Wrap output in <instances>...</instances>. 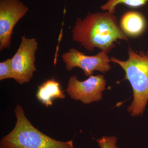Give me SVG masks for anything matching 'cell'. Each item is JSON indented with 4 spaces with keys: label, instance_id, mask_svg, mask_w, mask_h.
<instances>
[{
    "label": "cell",
    "instance_id": "cell-10",
    "mask_svg": "<svg viewBox=\"0 0 148 148\" xmlns=\"http://www.w3.org/2000/svg\"><path fill=\"white\" fill-rule=\"evenodd\" d=\"M147 2L148 0H108L101 8L103 11L115 13L116 7L120 4H123L132 8H137L145 5Z\"/></svg>",
    "mask_w": 148,
    "mask_h": 148
},
{
    "label": "cell",
    "instance_id": "cell-4",
    "mask_svg": "<svg viewBox=\"0 0 148 148\" xmlns=\"http://www.w3.org/2000/svg\"><path fill=\"white\" fill-rule=\"evenodd\" d=\"M37 49L36 39L22 37L18 49L11 58L13 79L19 84L29 82L36 71L35 62Z\"/></svg>",
    "mask_w": 148,
    "mask_h": 148
},
{
    "label": "cell",
    "instance_id": "cell-3",
    "mask_svg": "<svg viewBox=\"0 0 148 148\" xmlns=\"http://www.w3.org/2000/svg\"><path fill=\"white\" fill-rule=\"evenodd\" d=\"M15 126L0 142V148H75L73 140L62 142L54 140L35 127L27 119L18 104L14 109Z\"/></svg>",
    "mask_w": 148,
    "mask_h": 148
},
{
    "label": "cell",
    "instance_id": "cell-8",
    "mask_svg": "<svg viewBox=\"0 0 148 148\" xmlns=\"http://www.w3.org/2000/svg\"><path fill=\"white\" fill-rule=\"evenodd\" d=\"M120 25L121 29L127 37L136 38L145 32L147 21L142 13L130 11L125 12L121 16Z\"/></svg>",
    "mask_w": 148,
    "mask_h": 148
},
{
    "label": "cell",
    "instance_id": "cell-9",
    "mask_svg": "<svg viewBox=\"0 0 148 148\" xmlns=\"http://www.w3.org/2000/svg\"><path fill=\"white\" fill-rule=\"evenodd\" d=\"M61 85L54 79H47L39 86L36 97L38 100L46 107L52 106L54 99H64L66 95Z\"/></svg>",
    "mask_w": 148,
    "mask_h": 148
},
{
    "label": "cell",
    "instance_id": "cell-11",
    "mask_svg": "<svg viewBox=\"0 0 148 148\" xmlns=\"http://www.w3.org/2000/svg\"><path fill=\"white\" fill-rule=\"evenodd\" d=\"M13 79L11 58L0 63V80Z\"/></svg>",
    "mask_w": 148,
    "mask_h": 148
},
{
    "label": "cell",
    "instance_id": "cell-6",
    "mask_svg": "<svg viewBox=\"0 0 148 148\" xmlns=\"http://www.w3.org/2000/svg\"><path fill=\"white\" fill-rule=\"evenodd\" d=\"M106 80L104 75H91L86 80L80 81L75 75L70 77L66 91L70 97L87 104L98 102L103 98L106 89Z\"/></svg>",
    "mask_w": 148,
    "mask_h": 148
},
{
    "label": "cell",
    "instance_id": "cell-12",
    "mask_svg": "<svg viewBox=\"0 0 148 148\" xmlns=\"http://www.w3.org/2000/svg\"><path fill=\"white\" fill-rule=\"evenodd\" d=\"M117 140L115 136H103L96 141L101 148H119L116 145Z\"/></svg>",
    "mask_w": 148,
    "mask_h": 148
},
{
    "label": "cell",
    "instance_id": "cell-2",
    "mask_svg": "<svg viewBox=\"0 0 148 148\" xmlns=\"http://www.w3.org/2000/svg\"><path fill=\"white\" fill-rule=\"evenodd\" d=\"M126 61L114 57L110 60L124 70L125 79L131 84L133 100L127 111L132 116H136L143 114L148 101V52H136L130 47Z\"/></svg>",
    "mask_w": 148,
    "mask_h": 148
},
{
    "label": "cell",
    "instance_id": "cell-7",
    "mask_svg": "<svg viewBox=\"0 0 148 148\" xmlns=\"http://www.w3.org/2000/svg\"><path fill=\"white\" fill-rule=\"evenodd\" d=\"M29 9L19 0L0 1V51L10 48L14 27Z\"/></svg>",
    "mask_w": 148,
    "mask_h": 148
},
{
    "label": "cell",
    "instance_id": "cell-5",
    "mask_svg": "<svg viewBox=\"0 0 148 148\" xmlns=\"http://www.w3.org/2000/svg\"><path fill=\"white\" fill-rule=\"evenodd\" d=\"M109 53L101 51L96 55L88 56L75 49L71 48L68 52L63 53L62 58L68 71L78 67L82 69L86 76L90 77L94 71L105 73L111 70Z\"/></svg>",
    "mask_w": 148,
    "mask_h": 148
},
{
    "label": "cell",
    "instance_id": "cell-1",
    "mask_svg": "<svg viewBox=\"0 0 148 148\" xmlns=\"http://www.w3.org/2000/svg\"><path fill=\"white\" fill-rule=\"evenodd\" d=\"M72 32L73 40L90 51L98 48L109 52L117 40H128L114 13L107 11L89 13L84 19L78 18Z\"/></svg>",
    "mask_w": 148,
    "mask_h": 148
}]
</instances>
